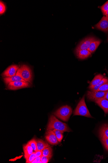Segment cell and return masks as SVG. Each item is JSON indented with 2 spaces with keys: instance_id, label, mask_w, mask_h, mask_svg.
Segmentation results:
<instances>
[{
  "instance_id": "obj_9",
  "label": "cell",
  "mask_w": 108,
  "mask_h": 163,
  "mask_svg": "<svg viewBox=\"0 0 108 163\" xmlns=\"http://www.w3.org/2000/svg\"><path fill=\"white\" fill-rule=\"evenodd\" d=\"M95 28L105 32L108 31V18L106 16L103 17L101 20L95 25Z\"/></svg>"
},
{
  "instance_id": "obj_14",
  "label": "cell",
  "mask_w": 108,
  "mask_h": 163,
  "mask_svg": "<svg viewBox=\"0 0 108 163\" xmlns=\"http://www.w3.org/2000/svg\"><path fill=\"white\" fill-rule=\"evenodd\" d=\"M104 77L101 74L97 75L90 83L88 88L90 90L100 82Z\"/></svg>"
},
{
  "instance_id": "obj_20",
  "label": "cell",
  "mask_w": 108,
  "mask_h": 163,
  "mask_svg": "<svg viewBox=\"0 0 108 163\" xmlns=\"http://www.w3.org/2000/svg\"><path fill=\"white\" fill-rule=\"evenodd\" d=\"M42 155L51 158L53 156V150L50 147H47L42 151Z\"/></svg>"
},
{
  "instance_id": "obj_3",
  "label": "cell",
  "mask_w": 108,
  "mask_h": 163,
  "mask_svg": "<svg viewBox=\"0 0 108 163\" xmlns=\"http://www.w3.org/2000/svg\"><path fill=\"white\" fill-rule=\"evenodd\" d=\"M72 113V109L68 105L60 107L53 114L58 118L64 122H67Z\"/></svg>"
},
{
  "instance_id": "obj_7",
  "label": "cell",
  "mask_w": 108,
  "mask_h": 163,
  "mask_svg": "<svg viewBox=\"0 0 108 163\" xmlns=\"http://www.w3.org/2000/svg\"><path fill=\"white\" fill-rule=\"evenodd\" d=\"M106 92L88 91L87 93V98L89 100L95 101L99 99L104 98Z\"/></svg>"
},
{
  "instance_id": "obj_21",
  "label": "cell",
  "mask_w": 108,
  "mask_h": 163,
  "mask_svg": "<svg viewBox=\"0 0 108 163\" xmlns=\"http://www.w3.org/2000/svg\"><path fill=\"white\" fill-rule=\"evenodd\" d=\"M53 131L55 133L59 142H61L63 138V134L64 132L57 130H54Z\"/></svg>"
},
{
  "instance_id": "obj_11",
  "label": "cell",
  "mask_w": 108,
  "mask_h": 163,
  "mask_svg": "<svg viewBox=\"0 0 108 163\" xmlns=\"http://www.w3.org/2000/svg\"><path fill=\"white\" fill-rule=\"evenodd\" d=\"M104 111L105 114L108 113V100L104 98L99 99L94 101Z\"/></svg>"
},
{
  "instance_id": "obj_10",
  "label": "cell",
  "mask_w": 108,
  "mask_h": 163,
  "mask_svg": "<svg viewBox=\"0 0 108 163\" xmlns=\"http://www.w3.org/2000/svg\"><path fill=\"white\" fill-rule=\"evenodd\" d=\"M45 138L46 140L52 145H57L59 144L58 141L55 133L53 130H48L46 133Z\"/></svg>"
},
{
  "instance_id": "obj_17",
  "label": "cell",
  "mask_w": 108,
  "mask_h": 163,
  "mask_svg": "<svg viewBox=\"0 0 108 163\" xmlns=\"http://www.w3.org/2000/svg\"><path fill=\"white\" fill-rule=\"evenodd\" d=\"M100 44L101 41L99 40L93 41L91 44L88 50L91 53H94Z\"/></svg>"
},
{
  "instance_id": "obj_28",
  "label": "cell",
  "mask_w": 108,
  "mask_h": 163,
  "mask_svg": "<svg viewBox=\"0 0 108 163\" xmlns=\"http://www.w3.org/2000/svg\"><path fill=\"white\" fill-rule=\"evenodd\" d=\"M51 158L42 155L41 157V161L42 163H47L48 162Z\"/></svg>"
},
{
  "instance_id": "obj_23",
  "label": "cell",
  "mask_w": 108,
  "mask_h": 163,
  "mask_svg": "<svg viewBox=\"0 0 108 163\" xmlns=\"http://www.w3.org/2000/svg\"><path fill=\"white\" fill-rule=\"evenodd\" d=\"M28 143L32 147L33 149V152H35L38 151L37 147L36 140L35 139H33L28 142Z\"/></svg>"
},
{
  "instance_id": "obj_26",
  "label": "cell",
  "mask_w": 108,
  "mask_h": 163,
  "mask_svg": "<svg viewBox=\"0 0 108 163\" xmlns=\"http://www.w3.org/2000/svg\"><path fill=\"white\" fill-rule=\"evenodd\" d=\"M108 91V82L103 84L97 91L107 92Z\"/></svg>"
},
{
  "instance_id": "obj_5",
  "label": "cell",
  "mask_w": 108,
  "mask_h": 163,
  "mask_svg": "<svg viewBox=\"0 0 108 163\" xmlns=\"http://www.w3.org/2000/svg\"><path fill=\"white\" fill-rule=\"evenodd\" d=\"M97 40V38L93 37H89L85 38L78 45L76 49L75 52L81 50H88L91 44L93 41Z\"/></svg>"
},
{
  "instance_id": "obj_29",
  "label": "cell",
  "mask_w": 108,
  "mask_h": 163,
  "mask_svg": "<svg viewBox=\"0 0 108 163\" xmlns=\"http://www.w3.org/2000/svg\"><path fill=\"white\" fill-rule=\"evenodd\" d=\"M41 157H36L35 159L32 162V163H42L41 161Z\"/></svg>"
},
{
  "instance_id": "obj_19",
  "label": "cell",
  "mask_w": 108,
  "mask_h": 163,
  "mask_svg": "<svg viewBox=\"0 0 108 163\" xmlns=\"http://www.w3.org/2000/svg\"><path fill=\"white\" fill-rule=\"evenodd\" d=\"M107 82H108V79L106 78H103L100 83L94 86L92 89L90 90V91L92 92L97 91L102 85Z\"/></svg>"
},
{
  "instance_id": "obj_25",
  "label": "cell",
  "mask_w": 108,
  "mask_h": 163,
  "mask_svg": "<svg viewBox=\"0 0 108 163\" xmlns=\"http://www.w3.org/2000/svg\"><path fill=\"white\" fill-rule=\"evenodd\" d=\"M6 10V7L5 4L2 1L0 2V14L2 15L5 13Z\"/></svg>"
},
{
  "instance_id": "obj_30",
  "label": "cell",
  "mask_w": 108,
  "mask_h": 163,
  "mask_svg": "<svg viewBox=\"0 0 108 163\" xmlns=\"http://www.w3.org/2000/svg\"><path fill=\"white\" fill-rule=\"evenodd\" d=\"M35 156L36 158L38 157H42V151H38L35 152Z\"/></svg>"
},
{
  "instance_id": "obj_18",
  "label": "cell",
  "mask_w": 108,
  "mask_h": 163,
  "mask_svg": "<svg viewBox=\"0 0 108 163\" xmlns=\"http://www.w3.org/2000/svg\"><path fill=\"white\" fill-rule=\"evenodd\" d=\"M99 135L105 136L108 138V124H103L99 129Z\"/></svg>"
},
{
  "instance_id": "obj_27",
  "label": "cell",
  "mask_w": 108,
  "mask_h": 163,
  "mask_svg": "<svg viewBox=\"0 0 108 163\" xmlns=\"http://www.w3.org/2000/svg\"><path fill=\"white\" fill-rule=\"evenodd\" d=\"M36 158L35 156V152H33L31 156H30L28 159L26 161V163H32L34 159Z\"/></svg>"
},
{
  "instance_id": "obj_6",
  "label": "cell",
  "mask_w": 108,
  "mask_h": 163,
  "mask_svg": "<svg viewBox=\"0 0 108 163\" xmlns=\"http://www.w3.org/2000/svg\"><path fill=\"white\" fill-rule=\"evenodd\" d=\"M31 86V83L27 81H17L11 82L7 85V88L10 90H18L25 88L29 87Z\"/></svg>"
},
{
  "instance_id": "obj_15",
  "label": "cell",
  "mask_w": 108,
  "mask_h": 163,
  "mask_svg": "<svg viewBox=\"0 0 108 163\" xmlns=\"http://www.w3.org/2000/svg\"><path fill=\"white\" fill-rule=\"evenodd\" d=\"M23 149L24 154V158L26 160L33 152V149L31 146L28 143L24 145Z\"/></svg>"
},
{
  "instance_id": "obj_32",
  "label": "cell",
  "mask_w": 108,
  "mask_h": 163,
  "mask_svg": "<svg viewBox=\"0 0 108 163\" xmlns=\"http://www.w3.org/2000/svg\"><path fill=\"white\" fill-rule=\"evenodd\" d=\"M105 16L108 18V11L106 13Z\"/></svg>"
},
{
  "instance_id": "obj_13",
  "label": "cell",
  "mask_w": 108,
  "mask_h": 163,
  "mask_svg": "<svg viewBox=\"0 0 108 163\" xmlns=\"http://www.w3.org/2000/svg\"><path fill=\"white\" fill-rule=\"evenodd\" d=\"M75 53L77 58L81 60L87 58L91 54L89 51L86 50H80L75 52Z\"/></svg>"
},
{
  "instance_id": "obj_12",
  "label": "cell",
  "mask_w": 108,
  "mask_h": 163,
  "mask_svg": "<svg viewBox=\"0 0 108 163\" xmlns=\"http://www.w3.org/2000/svg\"><path fill=\"white\" fill-rule=\"evenodd\" d=\"M3 80L4 83L7 85L11 83L15 82V81H26L20 76L17 73L14 76L4 78Z\"/></svg>"
},
{
  "instance_id": "obj_4",
  "label": "cell",
  "mask_w": 108,
  "mask_h": 163,
  "mask_svg": "<svg viewBox=\"0 0 108 163\" xmlns=\"http://www.w3.org/2000/svg\"><path fill=\"white\" fill-rule=\"evenodd\" d=\"M17 73L26 81L32 83V73L31 68L28 66L23 65L19 67Z\"/></svg>"
},
{
  "instance_id": "obj_8",
  "label": "cell",
  "mask_w": 108,
  "mask_h": 163,
  "mask_svg": "<svg viewBox=\"0 0 108 163\" xmlns=\"http://www.w3.org/2000/svg\"><path fill=\"white\" fill-rule=\"evenodd\" d=\"M19 67L17 65H12L8 67L2 73V76L4 78L10 77L15 75L19 70Z\"/></svg>"
},
{
  "instance_id": "obj_16",
  "label": "cell",
  "mask_w": 108,
  "mask_h": 163,
  "mask_svg": "<svg viewBox=\"0 0 108 163\" xmlns=\"http://www.w3.org/2000/svg\"><path fill=\"white\" fill-rule=\"evenodd\" d=\"M37 148L38 151H43L45 148L50 147V145L41 139L36 140Z\"/></svg>"
},
{
  "instance_id": "obj_24",
  "label": "cell",
  "mask_w": 108,
  "mask_h": 163,
  "mask_svg": "<svg viewBox=\"0 0 108 163\" xmlns=\"http://www.w3.org/2000/svg\"><path fill=\"white\" fill-rule=\"evenodd\" d=\"M99 8H100L103 15H105L106 13L108 11V1L102 6L99 7Z\"/></svg>"
},
{
  "instance_id": "obj_22",
  "label": "cell",
  "mask_w": 108,
  "mask_h": 163,
  "mask_svg": "<svg viewBox=\"0 0 108 163\" xmlns=\"http://www.w3.org/2000/svg\"><path fill=\"white\" fill-rule=\"evenodd\" d=\"M101 142L103 146L108 151V138L103 135H99Z\"/></svg>"
},
{
  "instance_id": "obj_1",
  "label": "cell",
  "mask_w": 108,
  "mask_h": 163,
  "mask_svg": "<svg viewBox=\"0 0 108 163\" xmlns=\"http://www.w3.org/2000/svg\"><path fill=\"white\" fill-rule=\"evenodd\" d=\"M57 130L64 132H70L72 130L67 124L62 122L54 115H51L47 128V131Z\"/></svg>"
},
{
  "instance_id": "obj_31",
  "label": "cell",
  "mask_w": 108,
  "mask_h": 163,
  "mask_svg": "<svg viewBox=\"0 0 108 163\" xmlns=\"http://www.w3.org/2000/svg\"><path fill=\"white\" fill-rule=\"evenodd\" d=\"M104 98L108 100V91L106 92Z\"/></svg>"
},
{
  "instance_id": "obj_2",
  "label": "cell",
  "mask_w": 108,
  "mask_h": 163,
  "mask_svg": "<svg viewBox=\"0 0 108 163\" xmlns=\"http://www.w3.org/2000/svg\"><path fill=\"white\" fill-rule=\"evenodd\" d=\"M75 116H81L90 118H93L90 114L85 101V96L79 101L73 112Z\"/></svg>"
}]
</instances>
